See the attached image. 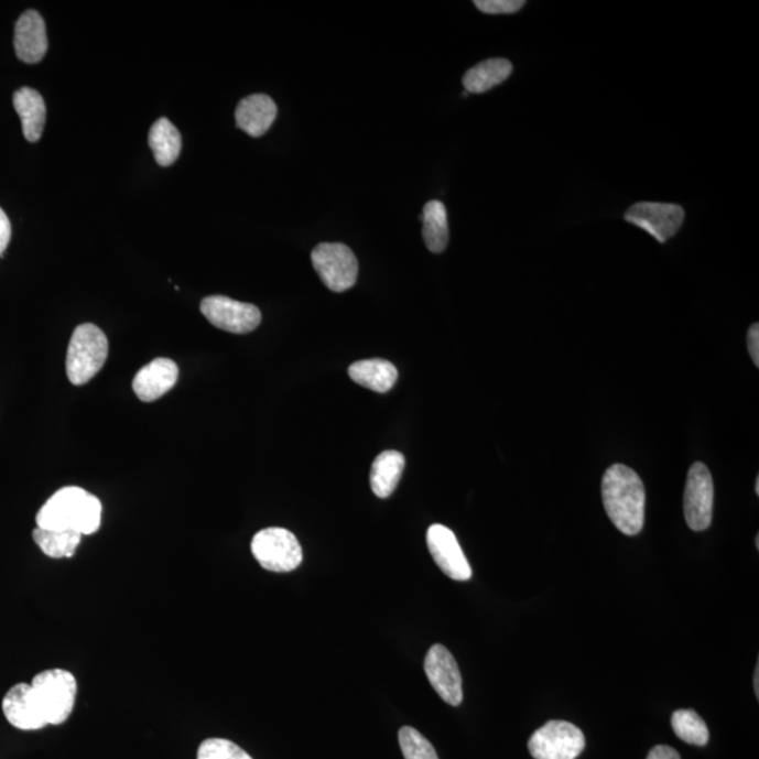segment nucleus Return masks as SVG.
I'll list each match as a JSON object with an SVG mask.
<instances>
[{
  "instance_id": "f257e3e1",
  "label": "nucleus",
  "mask_w": 759,
  "mask_h": 759,
  "mask_svg": "<svg viewBox=\"0 0 759 759\" xmlns=\"http://www.w3.org/2000/svg\"><path fill=\"white\" fill-rule=\"evenodd\" d=\"M606 513L621 533L636 536L644 527L646 491L639 474L625 465H614L603 480Z\"/></svg>"
},
{
  "instance_id": "f03ea898",
  "label": "nucleus",
  "mask_w": 759,
  "mask_h": 759,
  "mask_svg": "<svg viewBox=\"0 0 759 759\" xmlns=\"http://www.w3.org/2000/svg\"><path fill=\"white\" fill-rule=\"evenodd\" d=\"M35 522L37 528L88 536L100 529L101 502L84 488L64 487L44 503Z\"/></svg>"
},
{
  "instance_id": "7ed1b4c3",
  "label": "nucleus",
  "mask_w": 759,
  "mask_h": 759,
  "mask_svg": "<svg viewBox=\"0 0 759 759\" xmlns=\"http://www.w3.org/2000/svg\"><path fill=\"white\" fill-rule=\"evenodd\" d=\"M109 355V340L104 330L94 324L79 325L74 330L66 354V375L71 383H89L104 368Z\"/></svg>"
},
{
  "instance_id": "20e7f679",
  "label": "nucleus",
  "mask_w": 759,
  "mask_h": 759,
  "mask_svg": "<svg viewBox=\"0 0 759 759\" xmlns=\"http://www.w3.org/2000/svg\"><path fill=\"white\" fill-rule=\"evenodd\" d=\"M32 686L51 726L63 725L73 715L78 684L66 670H47L33 677Z\"/></svg>"
},
{
  "instance_id": "39448f33",
  "label": "nucleus",
  "mask_w": 759,
  "mask_h": 759,
  "mask_svg": "<svg viewBox=\"0 0 759 759\" xmlns=\"http://www.w3.org/2000/svg\"><path fill=\"white\" fill-rule=\"evenodd\" d=\"M251 549L253 557L268 572L290 573L303 562L302 546L288 529H263L254 534Z\"/></svg>"
},
{
  "instance_id": "423d86ee",
  "label": "nucleus",
  "mask_w": 759,
  "mask_h": 759,
  "mask_svg": "<svg viewBox=\"0 0 759 759\" xmlns=\"http://www.w3.org/2000/svg\"><path fill=\"white\" fill-rule=\"evenodd\" d=\"M311 262L330 292H346L358 282V259L344 243H319L311 253Z\"/></svg>"
},
{
  "instance_id": "0eeeda50",
  "label": "nucleus",
  "mask_w": 759,
  "mask_h": 759,
  "mask_svg": "<svg viewBox=\"0 0 759 759\" xmlns=\"http://www.w3.org/2000/svg\"><path fill=\"white\" fill-rule=\"evenodd\" d=\"M585 736L573 723L552 720L529 738V752L534 759H577L585 750Z\"/></svg>"
},
{
  "instance_id": "6e6552de",
  "label": "nucleus",
  "mask_w": 759,
  "mask_h": 759,
  "mask_svg": "<svg viewBox=\"0 0 759 759\" xmlns=\"http://www.w3.org/2000/svg\"><path fill=\"white\" fill-rule=\"evenodd\" d=\"M200 311L214 327L231 334L252 333L262 321L257 305L237 302L226 295L206 297L200 304Z\"/></svg>"
},
{
  "instance_id": "1a4fd4ad",
  "label": "nucleus",
  "mask_w": 759,
  "mask_h": 759,
  "mask_svg": "<svg viewBox=\"0 0 759 759\" xmlns=\"http://www.w3.org/2000/svg\"><path fill=\"white\" fill-rule=\"evenodd\" d=\"M715 487L713 478L703 463H695L687 473L684 496V512L687 527L695 532L706 531L712 524Z\"/></svg>"
},
{
  "instance_id": "9d476101",
  "label": "nucleus",
  "mask_w": 759,
  "mask_h": 759,
  "mask_svg": "<svg viewBox=\"0 0 759 759\" xmlns=\"http://www.w3.org/2000/svg\"><path fill=\"white\" fill-rule=\"evenodd\" d=\"M625 220L643 229L657 241L664 243L674 237L685 220L684 208L666 203L641 202L631 206L625 214Z\"/></svg>"
},
{
  "instance_id": "9b49d317",
  "label": "nucleus",
  "mask_w": 759,
  "mask_h": 759,
  "mask_svg": "<svg viewBox=\"0 0 759 759\" xmlns=\"http://www.w3.org/2000/svg\"><path fill=\"white\" fill-rule=\"evenodd\" d=\"M425 672L433 690L449 703L451 706L462 705L463 680L455 657L442 644H435L427 651Z\"/></svg>"
},
{
  "instance_id": "f8f14e48",
  "label": "nucleus",
  "mask_w": 759,
  "mask_h": 759,
  "mask_svg": "<svg viewBox=\"0 0 759 759\" xmlns=\"http://www.w3.org/2000/svg\"><path fill=\"white\" fill-rule=\"evenodd\" d=\"M427 549L433 560L447 577L455 581H468L473 572L463 553L456 534L443 524H432L426 534Z\"/></svg>"
},
{
  "instance_id": "ddd939ff",
  "label": "nucleus",
  "mask_w": 759,
  "mask_h": 759,
  "mask_svg": "<svg viewBox=\"0 0 759 759\" xmlns=\"http://www.w3.org/2000/svg\"><path fill=\"white\" fill-rule=\"evenodd\" d=\"M2 709L10 725L19 730H42L48 726L32 684H18L10 687L3 697Z\"/></svg>"
},
{
  "instance_id": "4468645a",
  "label": "nucleus",
  "mask_w": 759,
  "mask_h": 759,
  "mask_svg": "<svg viewBox=\"0 0 759 759\" xmlns=\"http://www.w3.org/2000/svg\"><path fill=\"white\" fill-rule=\"evenodd\" d=\"M14 50L25 64H37L48 50L47 28L39 12L28 10L19 18L14 29Z\"/></svg>"
},
{
  "instance_id": "2eb2a0df",
  "label": "nucleus",
  "mask_w": 759,
  "mask_h": 759,
  "mask_svg": "<svg viewBox=\"0 0 759 759\" xmlns=\"http://www.w3.org/2000/svg\"><path fill=\"white\" fill-rule=\"evenodd\" d=\"M177 377H180V368L175 361L158 358L135 375L132 380V390L141 401H156L176 386Z\"/></svg>"
},
{
  "instance_id": "dca6fc26",
  "label": "nucleus",
  "mask_w": 759,
  "mask_h": 759,
  "mask_svg": "<svg viewBox=\"0 0 759 759\" xmlns=\"http://www.w3.org/2000/svg\"><path fill=\"white\" fill-rule=\"evenodd\" d=\"M278 106L268 95H251L239 101L236 110L237 126L251 137H262L274 123Z\"/></svg>"
},
{
  "instance_id": "f3484780",
  "label": "nucleus",
  "mask_w": 759,
  "mask_h": 759,
  "mask_svg": "<svg viewBox=\"0 0 759 759\" xmlns=\"http://www.w3.org/2000/svg\"><path fill=\"white\" fill-rule=\"evenodd\" d=\"M13 105L22 119L25 140L37 142L42 139L47 117L43 96L32 88H22L14 94Z\"/></svg>"
},
{
  "instance_id": "a211bd4d",
  "label": "nucleus",
  "mask_w": 759,
  "mask_h": 759,
  "mask_svg": "<svg viewBox=\"0 0 759 759\" xmlns=\"http://www.w3.org/2000/svg\"><path fill=\"white\" fill-rule=\"evenodd\" d=\"M350 379L371 391L387 392L394 387L399 379L395 366L384 359H369L356 361L349 368Z\"/></svg>"
},
{
  "instance_id": "6ab92c4d",
  "label": "nucleus",
  "mask_w": 759,
  "mask_h": 759,
  "mask_svg": "<svg viewBox=\"0 0 759 759\" xmlns=\"http://www.w3.org/2000/svg\"><path fill=\"white\" fill-rule=\"evenodd\" d=\"M405 457L400 452L387 451L376 457L370 473L371 490L379 498H389L399 486Z\"/></svg>"
},
{
  "instance_id": "aec40b11",
  "label": "nucleus",
  "mask_w": 759,
  "mask_h": 759,
  "mask_svg": "<svg viewBox=\"0 0 759 759\" xmlns=\"http://www.w3.org/2000/svg\"><path fill=\"white\" fill-rule=\"evenodd\" d=\"M511 74L512 64L508 59H487L467 71L466 75L463 76V85H465L467 94H484V91L506 83Z\"/></svg>"
},
{
  "instance_id": "412c9836",
  "label": "nucleus",
  "mask_w": 759,
  "mask_h": 759,
  "mask_svg": "<svg viewBox=\"0 0 759 759\" xmlns=\"http://www.w3.org/2000/svg\"><path fill=\"white\" fill-rule=\"evenodd\" d=\"M421 221L422 238L425 246L433 253H442L449 242V221H447V210L440 200L427 202L422 210Z\"/></svg>"
},
{
  "instance_id": "4be33fe9",
  "label": "nucleus",
  "mask_w": 759,
  "mask_h": 759,
  "mask_svg": "<svg viewBox=\"0 0 759 759\" xmlns=\"http://www.w3.org/2000/svg\"><path fill=\"white\" fill-rule=\"evenodd\" d=\"M148 141L158 164L161 166L175 164L182 151V135L166 117H162L151 127Z\"/></svg>"
},
{
  "instance_id": "5701e85b",
  "label": "nucleus",
  "mask_w": 759,
  "mask_h": 759,
  "mask_svg": "<svg viewBox=\"0 0 759 759\" xmlns=\"http://www.w3.org/2000/svg\"><path fill=\"white\" fill-rule=\"evenodd\" d=\"M83 538V534L73 531H51V529L35 528L33 532L35 544L51 559L73 557Z\"/></svg>"
},
{
  "instance_id": "b1692460",
  "label": "nucleus",
  "mask_w": 759,
  "mask_h": 759,
  "mask_svg": "<svg viewBox=\"0 0 759 759\" xmlns=\"http://www.w3.org/2000/svg\"><path fill=\"white\" fill-rule=\"evenodd\" d=\"M672 730L677 738L692 746L705 747L709 742V728L695 711H676L671 718Z\"/></svg>"
},
{
  "instance_id": "393cba45",
  "label": "nucleus",
  "mask_w": 759,
  "mask_h": 759,
  "mask_svg": "<svg viewBox=\"0 0 759 759\" xmlns=\"http://www.w3.org/2000/svg\"><path fill=\"white\" fill-rule=\"evenodd\" d=\"M399 741L405 759H440L432 744L415 728L402 727Z\"/></svg>"
},
{
  "instance_id": "a878e982",
  "label": "nucleus",
  "mask_w": 759,
  "mask_h": 759,
  "mask_svg": "<svg viewBox=\"0 0 759 759\" xmlns=\"http://www.w3.org/2000/svg\"><path fill=\"white\" fill-rule=\"evenodd\" d=\"M197 759H253L241 747L224 738H208L198 747Z\"/></svg>"
},
{
  "instance_id": "bb28decb",
  "label": "nucleus",
  "mask_w": 759,
  "mask_h": 759,
  "mask_svg": "<svg viewBox=\"0 0 759 759\" xmlns=\"http://www.w3.org/2000/svg\"><path fill=\"white\" fill-rule=\"evenodd\" d=\"M478 10L487 14H512L521 10L523 0H476L474 2Z\"/></svg>"
},
{
  "instance_id": "cd10ccee",
  "label": "nucleus",
  "mask_w": 759,
  "mask_h": 759,
  "mask_svg": "<svg viewBox=\"0 0 759 759\" xmlns=\"http://www.w3.org/2000/svg\"><path fill=\"white\" fill-rule=\"evenodd\" d=\"M10 237H12V226H10L7 213L0 208V257L7 251Z\"/></svg>"
},
{
  "instance_id": "c85d7f7f",
  "label": "nucleus",
  "mask_w": 759,
  "mask_h": 759,
  "mask_svg": "<svg viewBox=\"0 0 759 759\" xmlns=\"http://www.w3.org/2000/svg\"><path fill=\"white\" fill-rule=\"evenodd\" d=\"M748 351H750L753 365L759 366V325L752 324L747 336Z\"/></svg>"
},
{
  "instance_id": "c756f323",
  "label": "nucleus",
  "mask_w": 759,
  "mask_h": 759,
  "mask_svg": "<svg viewBox=\"0 0 759 759\" xmlns=\"http://www.w3.org/2000/svg\"><path fill=\"white\" fill-rule=\"evenodd\" d=\"M647 759H681L674 748L669 746H657L649 752Z\"/></svg>"
},
{
  "instance_id": "7c9ffc66",
  "label": "nucleus",
  "mask_w": 759,
  "mask_h": 759,
  "mask_svg": "<svg viewBox=\"0 0 759 759\" xmlns=\"http://www.w3.org/2000/svg\"><path fill=\"white\" fill-rule=\"evenodd\" d=\"M753 690H756L757 700H759V665H757L756 674H753Z\"/></svg>"
},
{
  "instance_id": "2f4dec72",
  "label": "nucleus",
  "mask_w": 759,
  "mask_h": 759,
  "mask_svg": "<svg viewBox=\"0 0 759 759\" xmlns=\"http://www.w3.org/2000/svg\"><path fill=\"white\" fill-rule=\"evenodd\" d=\"M756 492H757V496H759V478H757V481H756Z\"/></svg>"
},
{
  "instance_id": "473e14b6",
  "label": "nucleus",
  "mask_w": 759,
  "mask_h": 759,
  "mask_svg": "<svg viewBox=\"0 0 759 759\" xmlns=\"http://www.w3.org/2000/svg\"><path fill=\"white\" fill-rule=\"evenodd\" d=\"M756 543H757V549H759V538L758 536H757Z\"/></svg>"
}]
</instances>
